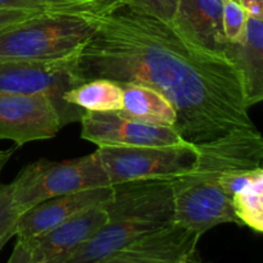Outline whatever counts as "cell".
<instances>
[{
    "label": "cell",
    "instance_id": "obj_1",
    "mask_svg": "<svg viewBox=\"0 0 263 263\" xmlns=\"http://www.w3.org/2000/svg\"><path fill=\"white\" fill-rule=\"evenodd\" d=\"M94 15V33L69 55L73 87L98 79L152 87L174 105L175 130L193 145L257 128L243 76L225 51L198 45L172 23L122 3Z\"/></svg>",
    "mask_w": 263,
    "mask_h": 263
},
{
    "label": "cell",
    "instance_id": "obj_2",
    "mask_svg": "<svg viewBox=\"0 0 263 263\" xmlns=\"http://www.w3.org/2000/svg\"><path fill=\"white\" fill-rule=\"evenodd\" d=\"M197 149L194 168L172 179L171 184L174 222L202 236L222 223L239 225L220 180L235 167H262L263 139L257 128L236 130Z\"/></svg>",
    "mask_w": 263,
    "mask_h": 263
},
{
    "label": "cell",
    "instance_id": "obj_3",
    "mask_svg": "<svg viewBox=\"0 0 263 263\" xmlns=\"http://www.w3.org/2000/svg\"><path fill=\"white\" fill-rule=\"evenodd\" d=\"M172 179L136 180L112 185L108 221L62 263H92L138 239L174 223Z\"/></svg>",
    "mask_w": 263,
    "mask_h": 263
},
{
    "label": "cell",
    "instance_id": "obj_4",
    "mask_svg": "<svg viewBox=\"0 0 263 263\" xmlns=\"http://www.w3.org/2000/svg\"><path fill=\"white\" fill-rule=\"evenodd\" d=\"M95 10L41 13L0 35V62H45L73 54L95 31Z\"/></svg>",
    "mask_w": 263,
    "mask_h": 263
},
{
    "label": "cell",
    "instance_id": "obj_5",
    "mask_svg": "<svg viewBox=\"0 0 263 263\" xmlns=\"http://www.w3.org/2000/svg\"><path fill=\"white\" fill-rule=\"evenodd\" d=\"M10 185L18 210L25 213L51 198L110 184L97 152H92L69 161L33 162L27 164Z\"/></svg>",
    "mask_w": 263,
    "mask_h": 263
},
{
    "label": "cell",
    "instance_id": "obj_6",
    "mask_svg": "<svg viewBox=\"0 0 263 263\" xmlns=\"http://www.w3.org/2000/svg\"><path fill=\"white\" fill-rule=\"evenodd\" d=\"M97 154L110 185L136 180L175 179L194 168L197 145L98 146Z\"/></svg>",
    "mask_w": 263,
    "mask_h": 263
},
{
    "label": "cell",
    "instance_id": "obj_7",
    "mask_svg": "<svg viewBox=\"0 0 263 263\" xmlns=\"http://www.w3.org/2000/svg\"><path fill=\"white\" fill-rule=\"evenodd\" d=\"M68 59L69 55L45 62H0V94H46L55 102L63 126L80 121L84 110L63 100L64 92L73 87Z\"/></svg>",
    "mask_w": 263,
    "mask_h": 263
},
{
    "label": "cell",
    "instance_id": "obj_8",
    "mask_svg": "<svg viewBox=\"0 0 263 263\" xmlns=\"http://www.w3.org/2000/svg\"><path fill=\"white\" fill-rule=\"evenodd\" d=\"M63 127L55 102L46 94H0V139L22 146L54 138Z\"/></svg>",
    "mask_w": 263,
    "mask_h": 263
},
{
    "label": "cell",
    "instance_id": "obj_9",
    "mask_svg": "<svg viewBox=\"0 0 263 263\" xmlns=\"http://www.w3.org/2000/svg\"><path fill=\"white\" fill-rule=\"evenodd\" d=\"M81 138L97 146H171L186 144L174 127L149 125L118 112H87L81 118Z\"/></svg>",
    "mask_w": 263,
    "mask_h": 263
},
{
    "label": "cell",
    "instance_id": "obj_10",
    "mask_svg": "<svg viewBox=\"0 0 263 263\" xmlns=\"http://www.w3.org/2000/svg\"><path fill=\"white\" fill-rule=\"evenodd\" d=\"M199 234L174 222L92 263H175L185 257L199 263Z\"/></svg>",
    "mask_w": 263,
    "mask_h": 263
},
{
    "label": "cell",
    "instance_id": "obj_11",
    "mask_svg": "<svg viewBox=\"0 0 263 263\" xmlns=\"http://www.w3.org/2000/svg\"><path fill=\"white\" fill-rule=\"evenodd\" d=\"M105 204L87 208L48 233L23 239L31 249L32 263L63 262L107 223L108 212Z\"/></svg>",
    "mask_w": 263,
    "mask_h": 263
},
{
    "label": "cell",
    "instance_id": "obj_12",
    "mask_svg": "<svg viewBox=\"0 0 263 263\" xmlns=\"http://www.w3.org/2000/svg\"><path fill=\"white\" fill-rule=\"evenodd\" d=\"M112 185H109L61 195L39 203L20 216L15 225V236L17 239H31L48 233L87 208L105 204L112 197Z\"/></svg>",
    "mask_w": 263,
    "mask_h": 263
},
{
    "label": "cell",
    "instance_id": "obj_13",
    "mask_svg": "<svg viewBox=\"0 0 263 263\" xmlns=\"http://www.w3.org/2000/svg\"><path fill=\"white\" fill-rule=\"evenodd\" d=\"M223 0H177L172 25L190 41L211 50L225 51Z\"/></svg>",
    "mask_w": 263,
    "mask_h": 263
},
{
    "label": "cell",
    "instance_id": "obj_14",
    "mask_svg": "<svg viewBox=\"0 0 263 263\" xmlns=\"http://www.w3.org/2000/svg\"><path fill=\"white\" fill-rule=\"evenodd\" d=\"M225 53L238 66L249 107L263 99V18L248 14L246 35L240 43L228 44Z\"/></svg>",
    "mask_w": 263,
    "mask_h": 263
},
{
    "label": "cell",
    "instance_id": "obj_15",
    "mask_svg": "<svg viewBox=\"0 0 263 263\" xmlns=\"http://www.w3.org/2000/svg\"><path fill=\"white\" fill-rule=\"evenodd\" d=\"M121 87L123 105L120 115L139 122L175 128L176 110L164 95L140 84H121Z\"/></svg>",
    "mask_w": 263,
    "mask_h": 263
},
{
    "label": "cell",
    "instance_id": "obj_16",
    "mask_svg": "<svg viewBox=\"0 0 263 263\" xmlns=\"http://www.w3.org/2000/svg\"><path fill=\"white\" fill-rule=\"evenodd\" d=\"M63 100L87 112H120L123 105L122 87L109 80H91L67 90Z\"/></svg>",
    "mask_w": 263,
    "mask_h": 263
},
{
    "label": "cell",
    "instance_id": "obj_17",
    "mask_svg": "<svg viewBox=\"0 0 263 263\" xmlns=\"http://www.w3.org/2000/svg\"><path fill=\"white\" fill-rule=\"evenodd\" d=\"M239 225L248 226L256 233L263 231V177L249 184L230 198Z\"/></svg>",
    "mask_w": 263,
    "mask_h": 263
},
{
    "label": "cell",
    "instance_id": "obj_18",
    "mask_svg": "<svg viewBox=\"0 0 263 263\" xmlns=\"http://www.w3.org/2000/svg\"><path fill=\"white\" fill-rule=\"evenodd\" d=\"M248 12L236 0H223L222 30L229 44L240 43L246 35Z\"/></svg>",
    "mask_w": 263,
    "mask_h": 263
},
{
    "label": "cell",
    "instance_id": "obj_19",
    "mask_svg": "<svg viewBox=\"0 0 263 263\" xmlns=\"http://www.w3.org/2000/svg\"><path fill=\"white\" fill-rule=\"evenodd\" d=\"M22 215L13 199L12 185H0V251L15 236V225Z\"/></svg>",
    "mask_w": 263,
    "mask_h": 263
},
{
    "label": "cell",
    "instance_id": "obj_20",
    "mask_svg": "<svg viewBox=\"0 0 263 263\" xmlns=\"http://www.w3.org/2000/svg\"><path fill=\"white\" fill-rule=\"evenodd\" d=\"M121 3L167 23H172L177 8V0H121Z\"/></svg>",
    "mask_w": 263,
    "mask_h": 263
},
{
    "label": "cell",
    "instance_id": "obj_21",
    "mask_svg": "<svg viewBox=\"0 0 263 263\" xmlns=\"http://www.w3.org/2000/svg\"><path fill=\"white\" fill-rule=\"evenodd\" d=\"M41 13L45 12L44 10L21 9V8H4V9H0V35L14 27V26L21 25V23L41 14Z\"/></svg>",
    "mask_w": 263,
    "mask_h": 263
},
{
    "label": "cell",
    "instance_id": "obj_22",
    "mask_svg": "<svg viewBox=\"0 0 263 263\" xmlns=\"http://www.w3.org/2000/svg\"><path fill=\"white\" fill-rule=\"evenodd\" d=\"M55 9H104L98 0H40Z\"/></svg>",
    "mask_w": 263,
    "mask_h": 263
},
{
    "label": "cell",
    "instance_id": "obj_23",
    "mask_svg": "<svg viewBox=\"0 0 263 263\" xmlns=\"http://www.w3.org/2000/svg\"><path fill=\"white\" fill-rule=\"evenodd\" d=\"M4 8H21V9H32V10H63L55 9L49 5L44 4L40 0H0V9Z\"/></svg>",
    "mask_w": 263,
    "mask_h": 263
},
{
    "label": "cell",
    "instance_id": "obj_24",
    "mask_svg": "<svg viewBox=\"0 0 263 263\" xmlns=\"http://www.w3.org/2000/svg\"><path fill=\"white\" fill-rule=\"evenodd\" d=\"M7 263H32L31 249L27 241L23 240V239H17V243H15Z\"/></svg>",
    "mask_w": 263,
    "mask_h": 263
},
{
    "label": "cell",
    "instance_id": "obj_25",
    "mask_svg": "<svg viewBox=\"0 0 263 263\" xmlns=\"http://www.w3.org/2000/svg\"><path fill=\"white\" fill-rule=\"evenodd\" d=\"M13 151H14V148L7 149V151H3V149H0V174H2L4 166L8 163V161H9L10 157H12Z\"/></svg>",
    "mask_w": 263,
    "mask_h": 263
},
{
    "label": "cell",
    "instance_id": "obj_26",
    "mask_svg": "<svg viewBox=\"0 0 263 263\" xmlns=\"http://www.w3.org/2000/svg\"><path fill=\"white\" fill-rule=\"evenodd\" d=\"M98 2L100 3V4L103 5V8H109L112 7V5H116L118 4V3H121V0H98Z\"/></svg>",
    "mask_w": 263,
    "mask_h": 263
},
{
    "label": "cell",
    "instance_id": "obj_27",
    "mask_svg": "<svg viewBox=\"0 0 263 263\" xmlns=\"http://www.w3.org/2000/svg\"><path fill=\"white\" fill-rule=\"evenodd\" d=\"M238 3H240L244 8H248L252 4H258V3H263V0H236Z\"/></svg>",
    "mask_w": 263,
    "mask_h": 263
},
{
    "label": "cell",
    "instance_id": "obj_28",
    "mask_svg": "<svg viewBox=\"0 0 263 263\" xmlns=\"http://www.w3.org/2000/svg\"><path fill=\"white\" fill-rule=\"evenodd\" d=\"M175 263H193V261L190 258H187V257H185V258H181L180 261H177Z\"/></svg>",
    "mask_w": 263,
    "mask_h": 263
},
{
    "label": "cell",
    "instance_id": "obj_29",
    "mask_svg": "<svg viewBox=\"0 0 263 263\" xmlns=\"http://www.w3.org/2000/svg\"><path fill=\"white\" fill-rule=\"evenodd\" d=\"M0 185H2V184H0Z\"/></svg>",
    "mask_w": 263,
    "mask_h": 263
}]
</instances>
